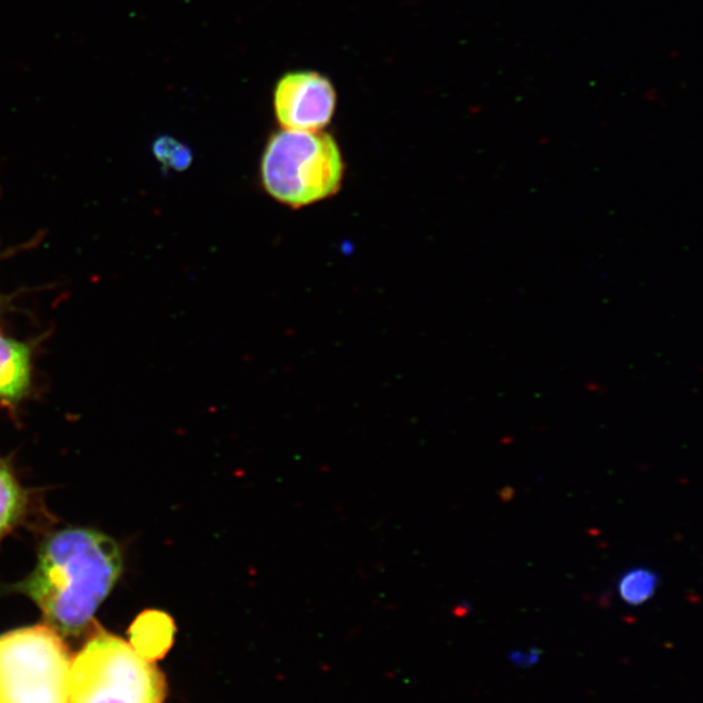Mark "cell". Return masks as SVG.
Wrapping results in <instances>:
<instances>
[{"label": "cell", "mask_w": 703, "mask_h": 703, "mask_svg": "<svg viewBox=\"0 0 703 703\" xmlns=\"http://www.w3.org/2000/svg\"><path fill=\"white\" fill-rule=\"evenodd\" d=\"M72 657L50 627L0 636V703H71Z\"/></svg>", "instance_id": "277c9868"}, {"label": "cell", "mask_w": 703, "mask_h": 703, "mask_svg": "<svg viewBox=\"0 0 703 703\" xmlns=\"http://www.w3.org/2000/svg\"><path fill=\"white\" fill-rule=\"evenodd\" d=\"M153 154L162 167L179 172L187 170L193 161L192 150L183 142L171 136H161L156 138L153 142Z\"/></svg>", "instance_id": "30bf717a"}, {"label": "cell", "mask_w": 703, "mask_h": 703, "mask_svg": "<svg viewBox=\"0 0 703 703\" xmlns=\"http://www.w3.org/2000/svg\"><path fill=\"white\" fill-rule=\"evenodd\" d=\"M25 509V495L10 469L0 463V540L13 531Z\"/></svg>", "instance_id": "ba28073f"}, {"label": "cell", "mask_w": 703, "mask_h": 703, "mask_svg": "<svg viewBox=\"0 0 703 703\" xmlns=\"http://www.w3.org/2000/svg\"><path fill=\"white\" fill-rule=\"evenodd\" d=\"M5 306V298L4 296L0 295V312L4 309Z\"/></svg>", "instance_id": "8fae6325"}, {"label": "cell", "mask_w": 703, "mask_h": 703, "mask_svg": "<svg viewBox=\"0 0 703 703\" xmlns=\"http://www.w3.org/2000/svg\"><path fill=\"white\" fill-rule=\"evenodd\" d=\"M659 576L645 566L629 569L617 583L620 599L628 606H641L651 599L659 586Z\"/></svg>", "instance_id": "9c48e42d"}, {"label": "cell", "mask_w": 703, "mask_h": 703, "mask_svg": "<svg viewBox=\"0 0 703 703\" xmlns=\"http://www.w3.org/2000/svg\"><path fill=\"white\" fill-rule=\"evenodd\" d=\"M274 106L283 130L320 132L334 116L337 92L320 73H289L276 85Z\"/></svg>", "instance_id": "5b68a950"}, {"label": "cell", "mask_w": 703, "mask_h": 703, "mask_svg": "<svg viewBox=\"0 0 703 703\" xmlns=\"http://www.w3.org/2000/svg\"><path fill=\"white\" fill-rule=\"evenodd\" d=\"M121 566V548L107 535L68 529L45 543L36 569L19 589L41 608L50 628L79 636L92 624Z\"/></svg>", "instance_id": "6da1fadb"}, {"label": "cell", "mask_w": 703, "mask_h": 703, "mask_svg": "<svg viewBox=\"0 0 703 703\" xmlns=\"http://www.w3.org/2000/svg\"><path fill=\"white\" fill-rule=\"evenodd\" d=\"M30 384L29 344L0 332V400L19 403L29 391Z\"/></svg>", "instance_id": "8992f818"}, {"label": "cell", "mask_w": 703, "mask_h": 703, "mask_svg": "<svg viewBox=\"0 0 703 703\" xmlns=\"http://www.w3.org/2000/svg\"><path fill=\"white\" fill-rule=\"evenodd\" d=\"M166 679L130 643L96 631L72 659L71 703H164Z\"/></svg>", "instance_id": "3957f363"}, {"label": "cell", "mask_w": 703, "mask_h": 703, "mask_svg": "<svg viewBox=\"0 0 703 703\" xmlns=\"http://www.w3.org/2000/svg\"><path fill=\"white\" fill-rule=\"evenodd\" d=\"M343 176L340 149L326 133L280 130L272 136L262 155L264 190L292 209L337 195Z\"/></svg>", "instance_id": "7a4b0ae2"}, {"label": "cell", "mask_w": 703, "mask_h": 703, "mask_svg": "<svg viewBox=\"0 0 703 703\" xmlns=\"http://www.w3.org/2000/svg\"><path fill=\"white\" fill-rule=\"evenodd\" d=\"M175 632V623L170 615L162 611H145L130 625V645L142 659L153 663L169 653Z\"/></svg>", "instance_id": "52a82bcc"}]
</instances>
